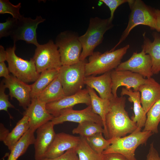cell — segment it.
<instances>
[{"label":"cell","mask_w":160,"mask_h":160,"mask_svg":"<svg viewBox=\"0 0 160 160\" xmlns=\"http://www.w3.org/2000/svg\"><path fill=\"white\" fill-rule=\"evenodd\" d=\"M126 99L124 96L115 97L112 94L109 100L110 108L105 119L108 139L125 136L137 129L125 109Z\"/></svg>","instance_id":"obj_1"},{"label":"cell","mask_w":160,"mask_h":160,"mask_svg":"<svg viewBox=\"0 0 160 160\" xmlns=\"http://www.w3.org/2000/svg\"><path fill=\"white\" fill-rule=\"evenodd\" d=\"M129 48L127 44L119 49H111L103 53L94 52L85 65L86 77L103 74L115 69Z\"/></svg>","instance_id":"obj_2"},{"label":"cell","mask_w":160,"mask_h":160,"mask_svg":"<svg viewBox=\"0 0 160 160\" xmlns=\"http://www.w3.org/2000/svg\"><path fill=\"white\" fill-rule=\"evenodd\" d=\"M131 12L128 23L117 44L111 49L115 48L127 37L131 30L136 26L143 25L152 30L156 29V9L146 4L141 0H129L128 3Z\"/></svg>","instance_id":"obj_3"},{"label":"cell","mask_w":160,"mask_h":160,"mask_svg":"<svg viewBox=\"0 0 160 160\" xmlns=\"http://www.w3.org/2000/svg\"><path fill=\"white\" fill-rule=\"evenodd\" d=\"M113 26L109 18L101 19L95 17L90 18L86 31L79 36L82 47L80 60H86L87 57L93 54L95 48L103 41L104 34Z\"/></svg>","instance_id":"obj_4"},{"label":"cell","mask_w":160,"mask_h":160,"mask_svg":"<svg viewBox=\"0 0 160 160\" xmlns=\"http://www.w3.org/2000/svg\"><path fill=\"white\" fill-rule=\"evenodd\" d=\"M153 133L150 131H137L120 137L112 138L110 145L102 154L117 153L120 154L128 160H137L135 155L136 148L146 143Z\"/></svg>","instance_id":"obj_5"},{"label":"cell","mask_w":160,"mask_h":160,"mask_svg":"<svg viewBox=\"0 0 160 160\" xmlns=\"http://www.w3.org/2000/svg\"><path fill=\"white\" fill-rule=\"evenodd\" d=\"M55 44L62 65H72L80 61L82 47L76 33L69 30L60 32L56 38Z\"/></svg>","instance_id":"obj_6"},{"label":"cell","mask_w":160,"mask_h":160,"mask_svg":"<svg viewBox=\"0 0 160 160\" xmlns=\"http://www.w3.org/2000/svg\"><path fill=\"white\" fill-rule=\"evenodd\" d=\"M86 59L70 65H62L58 77L65 96L73 95L81 89L84 84Z\"/></svg>","instance_id":"obj_7"},{"label":"cell","mask_w":160,"mask_h":160,"mask_svg":"<svg viewBox=\"0 0 160 160\" xmlns=\"http://www.w3.org/2000/svg\"><path fill=\"white\" fill-rule=\"evenodd\" d=\"M15 43L12 47L7 49L6 60L9 72L20 81L29 83L35 82L40 74L37 71L33 58L29 60H24L17 56L15 53Z\"/></svg>","instance_id":"obj_8"},{"label":"cell","mask_w":160,"mask_h":160,"mask_svg":"<svg viewBox=\"0 0 160 160\" xmlns=\"http://www.w3.org/2000/svg\"><path fill=\"white\" fill-rule=\"evenodd\" d=\"M33 59L39 73L47 70L59 69L62 65L58 47L52 40L36 47Z\"/></svg>","instance_id":"obj_9"},{"label":"cell","mask_w":160,"mask_h":160,"mask_svg":"<svg viewBox=\"0 0 160 160\" xmlns=\"http://www.w3.org/2000/svg\"><path fill=\"white\" fill-rule=\"evenodd\" d=\"M45 20L40 16H37L35 19H33L22 15L17 20L15 29L10 36L14 43L22 40L38 46L39 44L37 39L36 30L38 25Z\"/></svg>","instance_id":"obj_10"},{"label":"cell","mask_w":160,"mask_h":160,"mask_svg":"<svg viewBox=\"0 0 160 160\" xmlns=\"http://www.w3.org/2000/svg\"><path fill=\"white\" fill-rule=\"evenodd\" d=\"M112 80V93L115 97H117L118 88L124 86L128 89H133L134 91H138L139 87L147 82L148 78H145L141 75L127 70H117L111 71Z\"/></svg>","instance_id":"obj_11"},{"label":"cell","mask_w":160,"mask_h":160,"mask_svg":"<svg viewBox=\"0 0 160 160\" xmlns=\"http://www.w3.org/2000/svg\"><path fill=\"white\" fill-rule=\"evenodd\" d=\"M152 67V62L150 56L142 49L139 53L134 52L129 59L121 62L115 70L130 71L141 75L145 78H149L153 75Z\"/></svg>","instance_id":"obj_12"},{"label":"cell","mask_w":160,"mask_h":160,"mask_svg":"<svg viewBox=\"0 0 160 160\" xmlns=\"http://www.w3.org/2000/svg\"><path fill=\"white\" fill-rule=\"evenodd\" d=\"M73 108L63 110L58 116L54 117L51 121L54 125L62 124L66 121L79 124L86 121H91L103 126L102 119L93 111L91 105L81 110H74Z\"/></svg>","instance_id":"obj_13"},{"label":"cell","mask_w":160,"mask_h":160,"mask_svg":"<svg viewBox=\"0 0 160 160\" xmlns=\"http://www.w3.org/2000/svg\"><path fill=\"white\" fill-rule=\"evenodd\" d=\"M82 103L87 106L91 105L90 97L86 88L73 95L65 96L59 100L47 104L46 108L50 114L56 117L63 110L73 108L75 105Z\"/></svg>","instance_id":"obj_14"},{"label":"cell","mask_w":160,"mask_h":160,"mask_svg":"<svg viewBox=\"0 0 160 160\" xmlns=\"http://www.w3.org/2000/svg\"><path fill=\"white\" fill-rule=\"evenodd\" d=\"M54 125L52 121H50L36 130V137L33 144L35 160H41L45 158L46 153L56 134L54 129Z\"/></svg>","instance_id":"obj_15"},{"label":"cell","mask_w":160,"mask_h":160,"mask_svg":"<svg viewBox=\"0 0 160 160\" xmlns=\"http://www.w3.org/2000/svg\"><path fill=\"white\" fill-rule=\"evenodd\" d=\"M46 104L37 97L31 99L30 105L23 113V115H27L29 118V128L35 131L53 118V116L47 111Z\"/></svg>","instance_id":"obj_16"},{"label":"cell","mask_w":160,"mask_h":160,"mask_svg":"<svg viewBox=\"0 0 160 160\" xmlns=\"http://www.w3.org/2000/svg\"><path fill=\"white\" fill-rule=\"evenodd\" d=\"M3 80L6 88L9 89V95L11 99L15 98L19 105L25 110L31 102V85L28 84L13 75Z\"/></svg>","instance_id":"obj_17"},{"label":"cell","mask_w":160,"mask_h":160,"mask_svg":"<svg viewBox=\"0 0 160 160\" xmlns=\"http://www.w3.org/2000/svg\"><path fill=\"white\" fill-rule=\"evenodd\" d=\"M80 139V136H76L63 132L56 134L46 153L45 158H55L70 149L75 148Z\"/></svg>","instance_id":"obj_18"},{"label":"cell","mask_w":160,"mask_h":160,"mask_svg":"<svg viewBox=\"0 0 160 160\" xmlns=\"http://www.w3.org/2000/svg\"><path fill=\"white\" fill-rule=\"evenodd\" d=\"M138 91L140 92L141 105L146 114L160 99V84L151 77L148 78L147 82L139 87Z\"/></svg>","instance_id":"obj_19"},{"label":"cell","mask_w":160,"mask_h":160,"mask_svg":"<svg viewBox=\"0 0 160 160\" xmlns=\"http://www.w3.org/2000/svg\"><path fill=\"white\" fill-rule=\"evenodd\" d=\"M84 83L87 86L95 90L100 97L103 99L109 100L113 94L111 72L99 76H90L86 77Z\"/></svg>","instance_id":"obj_20"},{"label":"cell","mask_w":160,"mask_h":160,"mask_svg":"<svg viewBox=\"0 0 160 160\" xmlns=\"http://www.w3.org/2000/svg\"><path fill=\"white\" fill-rule=\"evenodd\" d=\"M124 95L128 96V100L133 104L134 114L131 117V119L137 125V128L135 130L140 131L145 126L147 116L141 103L140 92L123 87L122 88L120 95Z\"/></svg>","instance_id":"obj_21"},{"label":"cell","mask_w":160,"mask_h":160,"mask_svg":"<svg viewBox=\"0 0 160 160\" xmlns=\"http://www.w3.org/2000/svg\"><path fill=\"white\" fill-rule=\"evenodd\" d=\"M145 33V32L143 34L142 49L150 56L152 62V72L153 74H157L160 72V34L157 31L153 32L152 34L153 40L151 41Z\"/></svg>","instance_id":"obj_22"},{"label":"cell","mask_w":160,"mask_h":160,"mask_svg":"<svg viewBox=\"0 0 160 160\" xmlns=\"http://www.w3.org/2000/svg\"><path fill=\"white\" fill-rule=\"evenodd\" d=\"M90 95L91 105L93 111L100 116L102 119L103 127L105 131L104 136L106 139H108L105 123L106 116L108 112L110 105L109 100L103 99L99 97L96 94L94 89L86 86Z\"/></svg>","instance_id":"obj_23"},{"label":"cell","mask_w":160,"mask_h":160,"mask_svg":"<svg viewBox=\"0 0 160 160\" xmlns=\"http://www.w3.org/2000/svg\"><path fill=\"white\" fill-rule=\"evenodd\" d=\"M65 96L58 76L37 97L46 104L59 100Z\"/></svg>","instance_id":"obj_24"},{"label":"cell","mask_w":160,"mask_h":160,"mask_svg":"<svg viewBox=\"0 0 160 160\" xmlns=\"http://www.w3.org/2000/svg\"><path fill=\"white\" fill-rule=\"evenodd\" d=\"M29 128V118L27 115H23L9 133L3 143L11 151Z\"/></svg>","instance_id":"obj_25"},{"label":"cell","mask_w":160,"mask_h":160,"mask_svg":"<svg viewBox=\"0 0 160 160\" xmlns=\"http://www.w3.org/2000/svg\"><path fill=\"white\" fill-rule=\"evenodd\" d=\"M59 70H47L40 73L38 79L31 85V99L37 97L58 76Z\"/></svg>","instance_id":"obj_26"},{"label":"cell","mask_w":160,"mask_h":160,"mask_svg":"<svg viewBox=\"0 0 160 160\" xmlns=\"http://www.w3.org/2000/svg\"><path fill=\"white\" fill-rule=\"evenodd\" d=\"M35 131L29 128L10 151L7 160H17L24 154L29 146L33 144L36 137Z\"/></svg>","instance_id":"obj_27"},{"label":"cell","mask_w":160,"mask_h":160,"mask_svg":"<svg viewBox=\"0 0 160 160\" xmlns=\"http://www.w3.org/2000/svg\"><path fill=\"white\" fill-rule=\"evenodd\" d=\"M147 119L143 131H150L158 133L160 122V99L150 108L146 113Z\"/></svg>","instance_id":"obj_28"},{"label":"cell","mask_w":160,"mask_h":160,"mask_svg":"<svg viewBox=\"0 0 160 160\" xmlns=\"http://www.w3.org/2000/svg\"><path fill=\"white\" fill-rule=\"evenodd\" d=\"M72 132L85 138L98 133H102L104 135L105 132L102 125L93 121H86L79 124L73 129Z\"/></svg>","instance_id":"obj_29"},{"label":"cell","mask_w":160,"mask_h":160,"mask_svg":"<svg viewBox=\"0 0 160 160\" xmlns=\"http://www.w3.org/2000/svg\"><path fill=\"white\" fill-rule=\"evenodd\" d=\"M80 137V141L75 148L79 160H101L102 154H99L94 151L88 145L85 138Z\"/></svg>","instance_id":"obj_30"},{"label":"cell","mask_w":160,"mask_h":160,"mask_svg":"<svg viewBox=\"0 0 160 160\" xmlns=\"http://www.w3.org/2000/svg\"><path fill=\"white\" fill-rule=\"evenodd\" d=\"M102 133H96L85 138L86 140L91 148L95 152L102 154L103 151L111 144L112 139L104 138Z\"/></svg>","instance_id":"obj_31"},{"label":"cell","mask_w":160,"mask_h":160,"mask_svg":"<svg viewBox=\"0 0 160 160\" xmlns=\"http://www.w3.org/2000/svg\"><path fill=\"white\" fill-rule=\"evenodd\" d=\"M21 7V3L14 5L8 0H0V14H10L13 18L17 20L19 19L23 15L19 12Z\"/></svg>","instance_id":"obj_32"},{"label":"cell","mask_w":160,"mask_h":160,"mask_svg":"<svg viewBox=\"0 0 160 160\" xmlns=\"http://www.w3.org/2000/svg\"><path fill=\"white\" fill-rule=\"evenodd\" d=\"M17 20L8 17L6 22L0 23V38L11 36L16 25Z\"/></svg>","instance_id":"obj_33"},{"label":"cell","mask_w":160,"mask_h":160,"mask_svg":"<svg viewBox=\"0 0 160 160\" xmlns=\"http://www.w3.org/2000/svg\"><path fill=\"white\" fill-rule=\"evenodd\" d=\"M6 87L3 80L1 82L0 85V110L4 111L7 112L10 119L12 117L9 113L8 109L9 108H15L13 105L9 100V96L5 93Z\"/></svg>","instance_id":"obj_34"},{"label":"cell","mask_w":160,"mask_h":160,"mask_svg":"<svg viewBox=\"0 0 160 160\" xmlns=\"http://www.w3.org/2000/svg\"><path fill=\"white\" fill-rule=\"evenodd\" d=\"M129 0H100V1L103 3L107 6L110 11V17L109 20L111 22L114 18V13L117 8L121 4L128 3Z\"/></svg>","instance_id":"obj_35"},{"label":"cell","mask_w":160,"mask_h":160,"mask_svg":"<svg viewBox=\"0 0 160 160\" xmlns=\"http://www.w3.org/2000/svg\"><path fill=\"white\" fill-rule=\"evenodd\" d=\"M41 160H79L75 148L70 149L60 156L53 159L44 158Z\"/></svg>","instance_id":"obj_36"},{"label":"cell","mask_w":160,"mask_h":160,"mask_svg":"<svg viewBox=\"0 0 160 160\" xmlns=\"http://www.w3.org/2000/svg\"><path fill=\"white\" fill-rule=\"evenodd\" d=\"M101 160H128L123 155L117 153L102 154Z\"/></svg>","instance_id":"obj_37"},{"label":"cell","mask_w":160,"mask_h":160,"mask_svg":"<svg viewBox=\"0 0 160 160\" xmlns=\"http://www.w3.org/2000/svg\"><path fill=\"white\" fill-rule=\"evenodd\" d=\"M146 160H160V157L157 150L154 146L153 142L150 145Z\"/></svg>","instance_id":"obj_38"},{"label":"cell","mask_w":160,"mask_h":160,"mask_svg":"<svg viewBox=\"0 0 160 160\" xmlns=\"http://www.w3.org/2000/svg\"><path fill=\"white\" fill-rule=\"evenodd\" d=\"M8 67H7L4 62H0V77H3L5 79L8 78L10 75Z\"/></svg>","instance_id":"obj_39"},{"label":"cell","mask_w":160,"mask_h":160,"mask_svg":"<svg viewBox=\"0 0 160 160\" xmlns=\"http://www.w3.org/2000/svg\"><path fill=\"white\" fill-rule=\"evenodd\" d=\"M8 129L5 127L4 124H0V140L3 142L7 137L9 133Z\"/></svg>","instance_id":"obj_40"},{"label":"cell","mask_w":160,"mask_h":160,"mask_svg":"<svg viewBox=\"0 0 160 160\" xmlns=\"http://www.w3.org/2000/svg\"><path fill=\"white\" fill-rule=\"evenodd\" d=\"M155 12L156 16V29L157 32H160V10L156 9Z\"/></svg>","instance_id":"obj_41"},{"label":"cell","mask_w":160,"mask_h":160,"mask_svg":"<svg viewBox=\"0 0 160 160\" xmlns=\"http://www.w3.org/2000/svg\"><path fill=\"white\" fill-rule=\"evenodd\" d=\"M7 52L4 49V47L0 46V62H4L6 60Z\"/></svg>","instance_id":"obj_42"}]
</instances>
